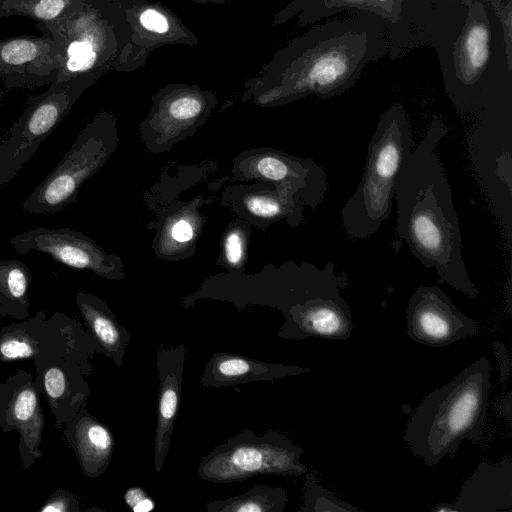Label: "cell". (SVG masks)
Masks as SVG:
<instances>
[{
	"label": "cell",
	"instance_id": "obj_1",
	"mask_svg": "<svg viewBox=\"0 0 512 512\" xmlns=\"http://www.w3.org/2000/svg\"><path fill=\"white\" fill-rule=\"evenodd\" d=\"M448 134L446 122L434 116L424 136L402 164L395 182L397 235L412 255L441 281L464 293L479 296L462 257V237L450 184L436 153Z\"/></svg>",
	"mask_w": 512,
	"mask_h": 512
},
{
	"label": "cell",
	"instance_id": "obj_2",
	"mask_svg": "<svg viewBox=\"0 0 512 512\" xmlns=\"http://www.w3.org/2000/svg\"><path fill=\"white\" fill-rule=\"evenodd\" d=\"M491 365L483 356L427 394L407 422L404 441L428 467L453 456L463 440L478 444L489 406Z\"/></svg>",
	"mask_w": 512,
	"mask_h": 512
},
{
	"label": "cell",
	"instance_id": "obj_3",
	"mask_svg": "<svg viewBox=\"0 0 512 512\" xmlns=\"http://www.w3.org/2000/svg\"><path fill=\"white\" fill-rule=\"evenodd\" d=\"M415 145L405 109L400 104L391 106L380 116L370 139L357 189L341 209L348 237L367 239L389 219L396 179Z\"/></svg>",
	"mask_w": 512,
	"mask_h": 512
},
{
	"label": "cell",
	"instance_id": "obj_4",
	"mask_svg": "<svg viewBox=\"0 0 512 512\" xmlns=\"http://www.w3.org/2000/svg\"><path fill=\"white\" fill-rule=\"evenodd\" d=\"M347 285V275L337 274L332 261L323 268L312 264L291 268L275 304L285 318L277 335L297 341L348 339L353 331L352 311L340 294Z\"/></svg>",
	"mask_w": 512,
	"mask_h": 512
},
{
	"label": "cell",
	"instance_id": "obj_5",
	"mask_svg": "<svg viewBox=\"0 0 512 512\" xmlns=\"http://www.w3.org/2000/svg\"><path fill=\"white\" fill-rule=\"evenodd\" d=\"M113 10L108 0H85L52 32L59 67L51 84L84 92L112 64L117 47Z\"/></svg>",
	"mask_w": 512,
	"mask_h": 512
},
{
	"label": "cell",
	"instance_id": "obj_6",
	"mask_svg": "<svg viewBox=\"0 0 512 512\" xmlns=\"http://www.w3.org/2000/svg\"><path fill=\"white\" fill-rule=\"evenodd\" d=\"M303 448L275 430L257 435L249 428L214 447L196 468L205 481L226 484L257 475L299 477L308 467L300 462Z\"/></svg>",
	"mask_w": 512,
	"mask_h": 512
},
{
	"label": "cell",
	"instance_id": "obj_7",
	"mask_svg": "<svg viewBox=\"0 0 512 512\" xmlns=\"http://www.w3.org/2000/svg\"><path fill=\"white\" fill-rule=\"evenodd\" d=\"M100 349L80 321L63 312L49 318L44 309L31 318L0 329V362L32 359L34 365L63 357L79 363L85 376L93 371L91 360Z\"/></svg>",
	"mask_w": 512,
	"mask_h": 512
},
{
	"label": "cell",
	"instance_id": "obj_8",
	"mask_svg": "<svg viewBox=\"0 0 512 512\" xmlns=\"http://www.w3.org/2000/svg\"><path fill=\"white\" fill-rule=\"evenodd\" d=\"M111 118L99 115L87 124L47 177L22 203L34 214H55L76 203L81 185L106 162L113 150Z\"/></svg>",
	"mask_w": 512,
	"mask_h": 512
},
{
	"label": "cell",
	"instance_id": "obj_9",
	"mask_svg": "<svg viewBox=\"0 0 512 512\" xmlns=\"http://www.w3.org/2000/svg\"><path fill=\"white\" fill-rule=\"evenodd\" d=\"M471 165L489 205L512 241V116L502 110L480 115L468 135Z\"/></svg>",
	"mask_w": 512,
	"mask_h": 512
},
{
	"label": "cell",
	"instance_id": "obj_10",
	"mask_svg": "<svg viewBox=\"0 0 512 512\" xmlns=\"http://www.w3.org/2000/svg\"><path fill=\"white\" fill-rule=\"evenodd\" d=\"M82 93L66 85L50 84L46 91L30 99L0 142V189L31 159Z\"/></svg>",
	"mask_w": 512,
	"mask_h": 512
},
{
	"label": "cell",
	"instance_id": "obj_11",
	"mask_svg": "<svg viewBox=\"0 0 512 512\" xmlns=\"http://www.w3.org/2000/svg\"><path fill=\"white\" fill-rule=\"evenodd\" d=\"M8 243L19 255L41 252L73 269L89 270L111 280L124 277L117 257L106 253L82 232L67 227H37L13 236Z\"/></svg>",
	"mask_w": 512,
	"mask_h": 512
},
{
	"label": "cell",
	"instance_id": "obj_12",
	"mask_svg": "<svg viewBox=\"0 0 512 512\" xmlns=\"http://www.w3.org/2000/svg\"><path fill=\"white\" fill-rule=\"evenodd\" d=\"M407 334L422 345L444 347L476 336L479 323L463 314L437 286H419L406 312Z\"/></svg>",
	"mask_w": 512,
	"mask_h": 512
},
{
	"label": "cell",
	"instance_id": "obj_13",
	"mask_svg": "<svg viewBox=\"0 0 512 512\" xmlns=\"http://www.w3.org/2000/svg\"><path fill=\"white\" fill-rule=\"evenodd\" d=\"M45 425L34 377L18 370L0 382V428L19 435L18 452L24 469L42 458V433Z\"/></svg>",
	"mask_w": 512,
	"mask_h": 512
},
{
	"label": "cell",
	"instance_id": "obj_14",
	"mask_svg": "<svg viewBox=\"0 0 512 512\" xmlns=\"http://www.w3.org/2000/svg\"><path fill=\"white\" fill-rule=\"evenodd\" d=\"M58 67V48L49 35L0 39V79L7 88L50 85Z\"/></svg>",
	"mask_w": 512,
	"mask_h": 512
},
{
	"label": "cell",
	"instance_id": "obj_15",
	"mask_svg": "<svg viewBox=\"0 0 512 512\" xmlns=\"http://www.w3.org/2000/svg\"><path fill=\"white\" fill-rule=\"evenodd\" d=\"M34 385L42 394L54 417V424L62 430L81 409L87 407L90 387L79 363L70 358H55L35 364Z\"/></svg>",
	"mask_w": 512,
	"mask_h": 512
},
{
	"label": "cell",
	"instance_id": "obj_16",
	"mask_svg": "<svg viewBox=\"0 0 512 512\" xmlns=\"http://www.w3.org/2000/svg\"><path fill=\"white\" fill-rule=\"evenodd\" d=\"M186 347L160 345L156 352L159 390L154 437V469L160 472L168 454L174 425L181 402Z\"/></svg>",
	"mask_w": 512,
	"mask_h": 512
},
{
	"label": "cell",
	"instance_id": "obj_17",
	"mask_svg": "<svg viewBox=\"0 0 512 512\" xmlns=\"http://www.w3.org/2000/svg\"><path fill=\"white\" fill-rule=\"evenodd\" d=\"M452 505L455 512H511L512 459L479 463Z\"/></svg>",
	"mask_w": 512,
	"mask_h": 512
},
{
	"label": "cell",
	"instance_id": "obj_18",
	"mask_svg": "<svg viewBox=\"0 0 512 512\" xmlns=\"http://www.w3.org/2000/svg\"><path fill=\"white\" fill-rule=\"evenodd\" d=\"M62 430L63 440L74 453L82 474L89 478L102 476L109 467L115 448L111 430L87 408L66 422Z\"/></svg>",
	"mask_w": 512,
	"mask_h": 512
},
{
	"label": "cell",
	"instance_id": "obj_19",
	"mask_svg": "<svg viewBox=\"0 0 512 512\" xmlns=\"http://www.w3.org/2000/svg\"><path fill=\"white\" fill-rule=\"evenodd\" d=\"M311 372L310 368L265 362L230 352H215L204 366V387H229L255 381H271Z\"/></svg>",
	"mask_w": 512,
	"mask_h": 512
},
{
	"label": "cell",
	"instance_id": "obj_20",
	"mask_svg": "<svg viewBox=\"0 0 512 512\" xmlns=\"http://www.w3.org/2000/svg\"><path fill=\"white\" fill-rule=\"evenodd\" d=\"M76 305L87 331L96 341L100 354L108 357L117 367H122L131 335L118 322L109 306L96 295L77 291Z\"/></svg>",
	"mask_w": 512,
	"mask_h": 512
},
{
	"label": "cell",
	"instance_id": "obj_21",
	"mask_svg": "<svg viewBox=\"0 0 512 512\" xmlns=\"http://www.w3.org/2000/svg\"><path fill=\"white\" fill-rule=\"evenodd\" d=\"M32 275L18 260H0V317L22 321L30 317L29 287Z\"/></svg>",
	"mask_w": 512,
	"mask_h": 512
},
{
	"label": "cell",
	"instance_id": "obj_22",
	"mask_svg": "<svg viewBox=\"0 0 512 512\" xmlns=\"http://www.w3.org/2000/svg\"><path fill=\"white\" fill-rule=\"evenodd\" d=\"M489 58V31L486 24L474 22L465 30L459 44L458 68L464 85L454 100L457 111L462 108L469 87L478 80Z\"/></svg>",
	"mask_w": 512,
	"mask_h": 512
},
{
	"label": "cell",
	"instance_id": "obj_23",
	"mask_svg": "<svg viewBox=\"0 0 512 512\" xmlns=\"http://www.w3.org/2000/svg\"><path fill=\"white\" fill-rule=\"evenodd\" d=\"M85 0H0V18L27 17L42 34L51 36L60 23Z\"/></svg>",
	"mask_w": 512,
	"mask_h": 512
},
{
	"label": "cell",
	"instance_id": "obj_24",
	"mask_svg": "<svg viewBox=\"0 0 512 512\" xmlns=\"http://www.w3.org/2000/svg\"><path fill=\"white\" fill-rule=\"evenodd\" d=\"M287 492L282 487L255 485L248 491L222 500L208 501L207 512H283Z\"/></svg>",
	"mask_w": 512,
	"mask_h": 512
},
{
	"label": "cell",
	"instance_id": "obj_25",
	"mask_svg": "<svg viewBox=\"0 0 512 512\" xmlns=\"http://www.w3.org/2000/svg\"><path fill=\"white\" fill-rule=\"evenodd\" d=\"M303 498L299 512H359L357 507L340 500L323 487L313 472H306Z\"/></svg>",
	"mask_w": 512,
	"mask_h": 512
},
{
	"label": "cell",
	"instance_id": "obj_26",
	"mask_svg": "<svg viewBox=\"0 0 512 512\" xmlns=\"http://www.w3.org/2000/svg\"><path fill=\"white\" fill-rule=\"evenodd\" d=\"M202 111V104L194 96L185 95L174 99L168 107L167 116L169 121L177 123L194 120Z\"/></svg>",
	"mask_w": 512,
	"mask_h": 512
},
{
	"label": "cell",
	"instance_id": "obj_27",
	"mask_svg": "<svg viewBox=\"0 0 512 512\" xmlns=\"http://www.w3.org/2000/svg\"><path fill=\"white\" fill-rule=\"evenodd\" d=\"M39 512H80L78 497L64 488L56 489L39 508Z\"/></svg>",
	"mask_w": 512,
	"mask_h": 512
},
{
	"label": "cell",
	"instance_id": "obj_28",
	"mask_svg": "<svg viewBox=\"0 0 512 512\" xmlns=\"http://www.w3.org/2000/svg\"><path fill=\"white\" fill-rule=\"evenodd\" d=\"M124 501L133 512H150L155 508L153 499L139 486L127 489Z\"/></svg>",
	"mask_w": 512,
	"mask_h": 512
},
{
	"label": "cell",
	"instance_id": "obj_29",
	"mask_svg": "<svg viewBox=\"0 0 512 512\" xmlns=\"http://www.w3.org/2000/svg\"><path fill=\"white\" fill-rule=\"evenodd\" d=\"M225 257L232 266H238L242 261L244 253V241L242 234L237 231H231L225 239Z\"/></svg>",
	"mask_w": 512,
	"mask_h": 512
},
{
	"label": "cell",
	"instance_id": "obj_30",
	"mask_svg": "<svg viewBox=\"0 0 512 512\" xmlns=\"http://www.w3.org/2000/svg\"><path fill=\"white\" fill-rule=\"evenodd\" d=\"M141 25L153 32L165 33L169 28L166 17L155 9H146L139 17Z\"/></svg>",
	"mask_w": 512,
	"mask_h": 512
},
{
	"label": "cell",
	"instance_id": "obj_31",
	"mask_svg": "<svg viewBox=\"0 0 512 512\" xmlns=\"http://www.w3.org/2000/svg\"><path fill=\"white\" fill-rule=\"evenodd\" d=\"M194 234V229L190 222L185 219L176 221L171 228V237L179 243L188 242Z\"/></svg>",
	"mask_w": 512,
	"mask_h": 512
},
{
	"label": "cell",
	"instance_id": "obj_32",
	"mask_svg": "<svg viewBox=\"0 0 512 512\" xmlns=\"http://www.w3.org/2000/svg\"><path fill=\"white\" fill-rule=\"evenodd\" d=\"M432 512H455V509L452 503H439L435 508L432 509Z\"/></svg>",
	"mask_w": 512,
	"mask_h": 512
},
{
	"label": "cell",
	"instance_id": "obj_33",
	"mask_svg": "<svg viewBox=\"0 0 512 512\" xmlns=\"http://www.w3.org/2000/svg\"><path fill=\"white\" fill-rule=\"evenodd\" d=\"M343 1L344 3H357V2H360V1H364V0H341Z\"/></svg>",
	"mask_w": 512,
	"mask_h": 512
},
{
	"label": "cell",
	"instance_id": "obj_34",
	"mask_svg": "<svg viewBox=\"0 0 512 512\" xmlns=\"http://www.w3.org/2000/svg\"><path fill=\"white\" fill-rule=\"evenodd\" d=\"M1 94H2V93H1V91H0V98H1Z\"/></svg>",
	"mask_w": 512,
	"mask_h": 512
}]
</instances>
